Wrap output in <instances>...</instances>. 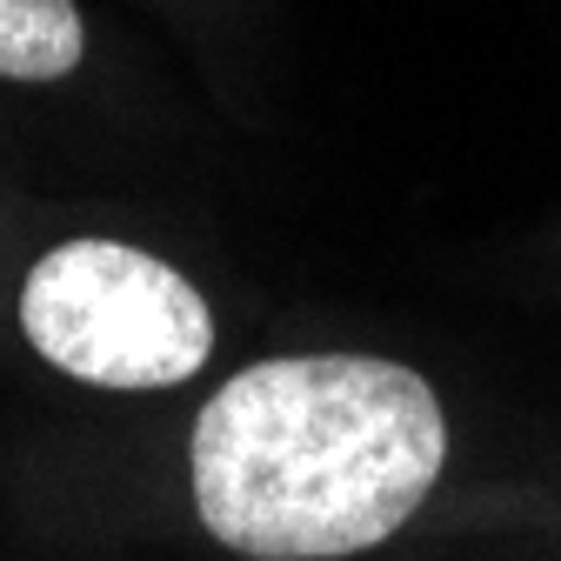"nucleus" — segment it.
Listing matches in <instances>:
<instances>
[{
    "instance_id": "nucleus-3",
    "label": "nucleus",
    "mask_w": 561,
    "mask_h": 561,
    "mask_svg": "<svg viewBox=\"0 0 561 561\" xmlns=\"http://www.w3.org/2000/svg\"><path fill=\"white\" fill-rule=\"evenodd\" d=\"M88 60V21L75 0H0V81L47 88Z\"/></svg>"
},
{
    "instance_id": "nucleus-2",
    "label": "nucleus",
    "mask_w": 561,
    "mask_h": 561,
    "mask_svg": "<svg viewBox=\"0 0 561 561\" xmlns=\"http://www.w3.org/2000/svg\"><path fill=\"white\" fill-rule=\"evenodd\" d=\"M27 347L88 388H174L215 355L201 288L134 241H60L21 280Z\"/></svg>"
},
{
    "instance_id": "nucleus-1",
    "label": "nucleus",
    "mask_w": 561,
    "mask_h": 561,
    "mask_svg": "<svg viewBox=\"0 0 561 561\" xmlns=\"http://www.w3.org/2000/svg\"><path fill=\"white\" fill-rule=\"evenodd\" d=\"M448 414L381 355H274L201 408L194 515L248 561H341L401 535L435 495Z\"/></svg>"
}]
</instances>
